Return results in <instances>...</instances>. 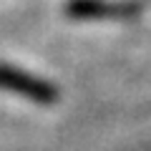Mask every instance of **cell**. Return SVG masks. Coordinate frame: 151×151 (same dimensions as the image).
Listing matches in <instances>:
<instances>
[{
	"label": "cell",
	"mask_w": 151,
	"mask_h": 151,
	"mask_svg": "<svg viewBox=\"0 0 151 151\" xmlns=\"http://www.w3.org/2000/svg\"><path fill=\"white\" fill-rule=\"evenodd\" d=\"M0 88L20 93V96L30 98L35 103H45V106L55 103V98H58V91H55L53 83L43 81V78H38L28 70H20L15 65H5V63H0Z\"/></svg>",
	"instance_id": "1"
},
{
	"label": "cell",
	"mask_w": 151,
	"mask_h": 151,
	"mask_svg": "<svg viewBox=\"0 0 151 151\" xmlns=\"http://www.w3.org/2000/svg\"><path fill=\"white\" fill-rule=\"evenodd\" d=\"M65 13L76 15V18H106V15L126 18L131 13H136V5H129V3H101V0H73V3H68Z\"/></svg>",
	"instance_id": "2"
}]
</instances>
